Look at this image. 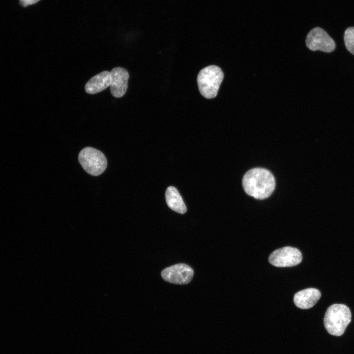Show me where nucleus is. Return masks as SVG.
I'll return each mask as SVG.
<instances>
[{"label":"nucleus","mask_w":354,"mask_h":354,"mask_svg":"<svg viewBox=\"0 0 354 354\" xmlns=\"http://www.w3.org/2000/svg\"><path fill=\"white\" fill-rule=\"evenodd\" d=\"M242 185L248 195L263 200L272 194L275 182L273 176L268 170L257 168L250 170L245 174Z\"/></svg>","instance_id":"obj_1"},{"label":"nucleus","mask_w":354,"mask_h":354,"mask_svg":"<svg viewBox=\"0 0 354 354\" xmlns=\"http://www.w3.org/2000/svg\"><path fill=\"white\" fill-rule=\"evenodd\" d=\"M352 314L349 308L345 304H334L326 311L324 324L331 335L340 336L343 334L351 321Z\"/></svg>","instance_id":"obj_2"},{"label":"nucleus","mask_w":354,"mask_h":354,"mask_svg":"<svg viewBox=\"0 0 354 354\" xmlns=\"http://www.w3.org/2000/svg\"><path fill=\"white\" fill-rule=\"evenodd\" d=\"M223 78V71L216 65H211L203 68L197 76L201 94L207 99L216 97Z\"/></svg>","instance_id":"obj_3"},{"label":"nucleus","mask_w":354,"mask_h":354,"mask_svg":"<svg viewBox=\"0 0 354 354\" xmlns=\"http://www.w3.org/2000/svg\"><path fill=\"white\" fill-rule=\"evenodd\" d=\"M78 159L85 171L91 176L101 175L107 167V161L104 154L93 148L87 147L82 149Z\"/></svg>","instance_id":"obj_4"},{"label":"nucleus","mask_w":354,"mask_h":354,"mask_svg":"<svg viewBox=\"0 0 354 354\" xmlns=\"http://www.w3.org/2000/svg\"><path fill=\"white\" fill-rule=\"evenodd\" d=\"M306 46L310 50H319L325 53L333 51L336 47L334 40L324 29L316 27L308 33L306 38Z\"/></svg>","instance_id":"obj_5"},{"label":"nucleus","mask_w":354,"mask_h":354,"mask_svg":"<svg viewBox=\"0 0 354 354\" xmlns=\"http://www.w3.org/2000/svg\"><path fill=\"white\" fill-rule=\"evenodd\" d=\"M302 259V254L298 249L286 246L274 251L269 256L268 261L277 267H290L298 265Z\"/></svg>","instance_id":"obj_6"},{"label":"nucleus","mask_w":354,"mask_h":354,"mask_svg":"<svg viewBox=\"0 0 354 354\" xmlns=\"http://www.w3.org/2000/svg\"><path fill=\"white\" fill-rule=\"evenodd\" d=\"M161 276L167 282L184 285L189 283L193 276V269L185 264H178L168 267L161 272Z\"/></svg>","instance_id":"obj_7"},{"label":"nucleus","mask_w":354,"mask_h":354,"mask_svg":"<svg viewBox=\"0 0 354 354\" xmlns=\"http://www.w3.org/2000/svg\"><path fill=\"white\" fill-rule=\"evenodd\" d=\"M111 83L110 91L112 95L116 98L123 96L127 89L129 78L128 71L120 67H115L110 72Z\"/></svg>","instance_id":"obj_8"},{"label":"nucleus","mask_w":354,"mask_h":354,"mask_svg":"<svg viewBox=\"0 0 354 354\" xmlns=\"http://www.w3.org/2000/svg\"><path fill=\"white\" fill-rule=\"evenodd\" d=\"M321 296V292L315 288H307L296 293L294 297L295 305L307 309L314 306Z\"/></svg>","instance_id":"obj_9"},{"label":"nucleus","mask_w":354,"mask_h":354,"mask_svg":"<svg viewBox=\"0 0 354 354\" xmlns=\"http://www.w3.org/2000/svg\"><path fill=\"white\" fill-rule=\"evenodd\" d=\"M110 72L104 71L90 78L86 83L85 89L88 94H95L102 91L111 86Z\"/></svg>","instance_id":"obj_10"},{"label":"nucleus","mask_w":354,"mask_h":354,"mask_svg":"<svg viewBox=\"0 0 354 354\" xmlns=\"http://www.w3.org/2000/svg\"><path fill=\"white\" fill-rule=\"evenodd\" d=\"M165 197L167 204L171 209L180 214L186 212L187 208L183 200L175 187L169 186L167 188Z\"/></svg>","instance_id":"obj_11"},{"label":"nucleus","mask_w":354,"mask_h":354,"mask_svg":"<svg viewBox=\"0 0 354 354\" xmlns=\"http://www.w3.org/2000/svg\"><path fill=\"white\" fill-rule=\"evenodd\" d=\"M344 41L347 50L354 55V27L348 28L344 34Z\"/></svg>","instance_id":"obj_12"},{"label":"nucleus","mask_w":354,"mask_h":354,"mask_svg":"<svg viewBox=\"0 0 354 354\" xmlns=\"http://www.w3.org/2000/svg\"><path fill=\"white\" fill-rule=\"evenodd\" d=\"M40 0H19L20 4L23 7L35 4Z\"/></svg>","instance_id":"obj_13"}]
</instances>
